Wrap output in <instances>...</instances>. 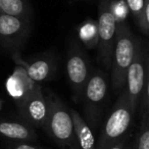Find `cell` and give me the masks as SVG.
Segmentation results:
<instances>
[{
	"label": "cell",
	"instance_id": "1",
	"mask_svg": "<svg viewBox=\"0 0 149 149\" xmlns=\"http://www.w3.org/2000/svg\"><path fill=\"white\" fill-rule=\"evenodd\" d=\"M136 39L127 25L120 24L116 28V36L114 41L111 57V81L114 91H120L126 84V76L135 55Z\"/></svg>",
	"mask_w": 149,
	"mask_h": 149
},
{
	"label": "cell",
	"instance_id": "2",
	"mask_svg": "<svg viewBox=\"0 0 149 149\" xmlns=\"http://www.w3.org/2000/svg\"><path fill=\"white\" fill-rule=\"evenodd\" d=\"M133 116L134 112L131 108L127 91L125 90L122 92L118 103L104 125L103 132L96 149H109L120 141L124 140V136L128 133Z\"/></svg>",
	"mask_w": 149,
	"mask_h": 149
},
{
	"label": "cell",
	"instance_id": "3",
	"mask_svg": "<svg viewBox=\"0 0 149 149\" xmlns=\"http://www.w3.org/2000/svg\"><path fill=\"white\" fill-rule=\"evenodd\" d=\"M45 127L50 136L61 146H74L77 139L70 111L57 99H48Z\"/></svg>",
	"mask_w": 149,
	"mask_h": 149
},
{
	"label": "cell",
	"instance_id": "4",
	"mask_svg": "<svg viewBox=\"0 0 149 149\" xmlns=\"http://www.w3.org/2000/svg\"><path fill=\"white\" fill-rule=\"evenodd\" d=\"M116 28V19L110 8L108 0H102L97 23V44L99 46L100 60L106 68L111 65Z\"/></svg>",
	"mask_w": 149,
	"mask_h": 149
},
{
	"label": "cell",
	"instance_id": "5",
	"mask_svg": "<svg viewBox=\"0 0 149 149\" xmlns=\"http://www.w3.org/2000/svg\"><path fill=\"white\" fill-rule=\"evenodd\" d=\"M146 66H147V58L144 50H143L142 44L139 40L136 39V49H135V55L131 65L129 66L128 72L126 76V84H127V94H128L130 105L133 112L135 113L137 105H138L140 95L144 91L146 80Z\"/></svg>",
	"mask_w": 149,
	"mask_h": 149
},
{
	"label": "cell",
	"instance_id": "6",
	"mask_svg": "<svg viewBox=\"0 0 149 149\" xmlns=\"http://www.w3.org/2000/svg\"><path fill=\"white\" fill-rule=\"evenodd\" d=\"M107 93V83L103 74L97 72L89 77L84 88L85 106L89 122L94 123Z\"/></svg>",
	"mask_w": 149,
	"mask_h": 149
},
{
	"label": "cell",
	"instance_id": "7",
	"mask_svg": "<svg viewBox=\"0 0 149 149\" xmlns=\"http://www.w3.org/2000/svg\"><path fill=\"white\" fill-rule=\"evenodd\" d=\"M22 113L32 125L45 126L48 116V100L44 98L39 89H33L22 100Z\"/></svg>",
	"mask_w": 149,
	"mask_h": 149
},
{
	"label": "cell",
	"instance_id": "8",
	"mask_svg": "<svg viewBox=\"0 0 149 149\" xmlns=\"http://www.w3.org/2000/svg\"><path fill=\"white\" fill-rule=\"evenodd\" d=\"M66 72L70 84L76 95H80L89 79L86 58L78 49L70 51L66 61Z\"/></svg>",
	"mask_w": 149,
	"mask_h": 149
},
{
	"label": "cell",
	"instance_id": "9",
	"mask_svg": "<svg viewBox=\"0 0 149 149\" xmlns=\"http://www.w3.org/2000/svg\"><path fill=\"white\" fill-rule=\"evenodd\" d=\"M70 111L74 122L76 139L81 149H96L95 139L88 125L84 122L82 116L77 111H74V109H70Z\"/></svg>",
	"mask_w": 149,
	"mask_h": 149
},
{
	"label": "cell",
	"instance_id": "10",
	"mask_svg": "<svg viewBox=\"0 0 149 149\" xmlns=\"http://www.w3.org/2000/svg\"><path fill=\"white\" fill-rule=\"evenodd\" d=\"M24 29L25 25L22 19L4 13L0 15V38L3 41L19 39Z\"/></svg>",
	"mask_w": 149,
	"mask_h": 149
},
{
	"label": "cell",
	"instance_id": "11",
	"mask_svg": "<svg viewBox=\"0 0 149 149\" xmlns=\"http://www.w3.org/2000/svg\"><path fill=\"white\" fill-rule=\"evenodd\" d=\"M0 135L10 140H31L34 138V132L30 127L17 122H0Z\"/></svg>",
	"mask_w": 149,
	"mask_h": 149
},
{
	"label": "cell",
	"instance_id": "12",
	"mask_svg": "<svg viewBox=\"0 0 149 149\" xmlns=\"http://www.w3.org/2000/svg\"><path fill=\"white\" fill-rule=\"evenodd\" d=\"M51 70V64L45 59L36 60L33 63L29 64L26 68L27 77L32 82H42L47 79Z\"/></svg>",
	"mask_w": 149,
	"mask_h": 149
},
{
	"label": "cell",
	"instance_id": "13",
	"mask_svg": "<svg viewBox=\"0 0 149 149\" xmlns=\"http://www.w3.org/2000/svg\"><path fill=\"white\" fill-rule=\"evenodd\" d=\"M26 81H27V76L26 78H23L22 72L17 74V72H15L13 77L9 78L7 81V89H8L9 94L15 98L23 99L24 97H26L27 94L34 89V88H28L27 83H25Z\"/></svg>",
	"mask_w": 149,
	"mask_h": 149
},
{
	"label": "cell",
	"instance_id": "14",
	"mask_svg": "<svg viewBox=\"0 0 149 149\" xmlns=\"http://www.w3.org/2000/svg\"><path fill=\"white\" fill-rule=\"evenodd\" d=\"M0 10L4 15H13L23 19H26L27 7L24 0H0Z\"/></svg>",
	"mask_w": 149,
	"mask_h": 149
},
{
	"label": "cell",
	"instance_id": "15",
	"mask_svg": "<svg viewBox=\"0 0 149 149\" xmlns=\"http://www.w3.org/2000/svg\"><path fill=\"white\" fill-rule=\"evenodd\" d=\"M127 5L129 6L130 10L135 15L137 22L140 25V28L143 30L145 34L148 33V26H146L144 22V0H126Z\"/></svg>",
	"mask_w": 149,
	"mask_h": 149
},
{
	"label": "cell",
	"instance_id": "16",
	"mask_svg": "<svg viewBox=\"0 0 149 149\" xmlns=\"http://www.w3.org/2000/svg\"><path fill=\"white\" fill-rule=\"evenodd\" d=\"M80 37L89 47L95 46L97 44V24L94 22L85 24L80 30Z\"/></svg>",
	"mask_w": 149,
	"mask_h": 149
},
{
	"label": "cell",
	"instance_id": "17",
	"mask_svg": "<svg viewBox=\"0 0 149 149\" xmlns=\"http://www.w3.org/2000/svg\"><path fill=\"white\" fill-rule=\"evenodd\" d=\"M148 112L147 109L144 113L140 134L137 142V149H149V127H148Z\"/></svg>",
	"mask_w": 149,
	"mask_h": 149
},
{
	"label": "cell",
	"instance_id": "18",
	"mask_svg": "<svg viewBox=\"0 0 149 149\" xmlns=\"http://www.w3.org/2000/svg\"><path fill=\"white\" fill-rule=\"evenodd\" d=\"M15 149H38L34 146H31V145L28 144H17V146L15 147Z\"/></svg>",
	"mask_w": 149,
	"mask_h": 149
},
{
	"label": "cell",
	"instance_id": "19",
	"mask_svg": "<svg viewBox=\"0 0 149 149\" xmlns=\"http://www.w3.org/2000/svg\"><path fill=\"white\" fill-rule=\"evenodd\" d=\"M124 145H125V140H122L118 143H116V145H113L112 147H110L109 149H124Z\"/></svg>",
	"mask_w": 149,
	"mask_h": 149
}]
</instances>
